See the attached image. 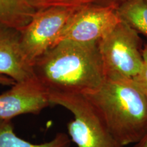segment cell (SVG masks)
I'll return each instance as SVG.
<instances>
[{
  "mask_svg": "<svg viewBox=\"0 0 147 147\" xmlns=\"http://www.w3.org/2000/svg\"><path fill=\"white\" fill-rule=\"evenodd\" d=\"M134 80L147 99V62H144L140 71Z\"/></svg>",
  "mask_w": 147,
  "mask_h": 147,
  "instance_id": "13",
  "label": "cell"
},
{
  "mask_svg": "<svg viewBox=\"0 0 147 147\" xmlns=\"http://www.w3.org/2000/svg\"><path fill=\"white\" fill-rule=\"evenodd\" d=\"M142 53L144 62H147V44L144 47V49L142 51Z\"/></svg>",
  "mask_w": 147,
  "mask_h": 147,
  "instance_id": "16",
  "label": "cell"
},
{
  "mask_svg": "<svg viewBox=\"0 0 147 147\" xmlns=\"http://www.w3.org/2000/svg\"><path fill=\"white\" fill-rule=\"evenodd\" d=\"M0 74L15 82L34 78L32 65L25 58L16 29L0 25Z\"/></svg>",
  "mask_w": 147,
  "mask_h": 147,
  "instance_id": "8",
  "label": "cell"
},
{
  "mask_svg": "<svg viewBox=\"0 0 147 147\" xmlns=\"http://www.w3.org/2000/svg\"><path fill=\"white\" fill-rule=\"evenodd\" d=\"M134 147H147V133L139 142L134 144Z\"/></svg>",
  "mask_w": 147,
  "mask_h": 147,
  "instance_id": "15",
  "label": "cell"
},
{
  "mask_svg": "<svg viewBox=\"0 0 147 147\" xmlns=\"http://www.w3.org/2000/svg\"><path fill=\"white\" fill-rule=\"evenodd\" d=\"M117 12L122 21L147 36V1L127 0L117 8Z\"/></svg>",
  "mask_w": 147,
  "mask_h": 147,
  "instance_id": "11",
  "label": "cell"
},
{
  "mask_svg": "<svg viewBox=\"0 0 147 147\" xmlns=\"http://www.w3.org/2000/svg\"><path fill=\"white\" fill-rule=\"evenodd\" d=\"M84 95L121 146L137 144L146 135L147 99L134 79L106 78L100 89Z\"/></svg>",
  "mask_w": 147,
  "mask_h": 147,
  "instance_id": "2",
  "label": "cell"
},
{
  "mask_svg": "<svg viewBox=\"0 0 147 147\" xmlns=\"http://www.w3.org/2000/svg\"><path fill=\"white\" fill-rule=\"evenodd\" d=\"M49 97L51 105L61 106L73 114L67 130L78 147H123L112 136L96 108L85 95L50 93Z\"/></svg>",
  "mask_w": 147,
  "mask_h": 147,
  "instance_id": "3",
  "label": "cell"
},
{
  "mask_svg": "<svg viewBox=\"0 0 147 147\" xmlns=\"http://www.w3.org/2000/svg\"><path fill=\"white\" fill-rule=\"evenodd\" d=\"M36 11L27 0H0V25L20 30L30 21Z\"/></svg>",
  "mask_w": 147,
  "mask_h": 147,
  "instance_id": "9",
  "label": "cell"
},
{
  "mask_svg": "<svg viewBox=\"0 0 147 147\" xmlns=\"http://www.w3.org/2000/svg\"><path fill=\"white\" fill-rule=\"evenodd\" d=\"M121 21L114 5L90 3L78 7L60 33L57 42L98 43Z\"/></svg>",
  "mask_w": 147,
  "mask_h": 147,
  "instance_id": "6",
  "label": "cell"
},
{
  "mask_svg": "<svg viewBox=\"0 0 147 147\" xmlns=\"http://www.w3.org/2000/svg\"><path fill=\"white\" fill-rule=\"evenodd\" d=\"M50 106L48 92L35 77L16 82L0 94V120H12L26 114L38 115Z\"/></svg>",
  "mask_w": 147,
  "mask_h": 147,
  "instance_id": "7",
  "label": "cell"
},
{
  "mask_svg": "<svg viewBox=\"0 0 147 147\" xmlns=\"http://www.w3.org/2000/svg\"><path fill=\"white\" fill-rule=\"evenodd\" d=\"M106 78L134 79L144 61L137 32L121 21L98 42Z\"/></svg>",
  "mask_w": 147,
  "mask_h": 147,
  "instance_id": "4",
  "label": "cell"
},
{
  "mask_svg": "<svg viewBox=\"0 0 147 147\" xmlns=\"http://www.w3.org/2000/svg\"><path fill=\"white\" fill-rule=\"evenodd\" d=\"M146 1H147V0H146Z\"/></svg>",
  "mask_w": 147,
  "mask_h": 147,
  "instance_id": "17",
  "label": "cell"
},
{
  "mask_svg": "<svg viewBox=\"0 0 147 147\" xmlns=\"http://www.w3.org/2000/svg\"><path fill=\"white\" fill-rule=\"evenodd\" d=\"M77 8L51 7L38 10L30 21L18 30L21 50L31 65L56 45L64 25Z\"/></svg>",
  "mask_w": 147,
  "mask_h": 147,
  "instance_id": "5",
  "label": "cell"
},
{
  "mask_svg": "<svg viewBox=\"0 0 147 147\" xmlns=\"http://www.w3.org/2000/svg\"><path fill=\"white\" fill-rule=\"evenodd\" d=\"M15 81L12 80V78H9L8 76H3V75L0 74V84L1 85H8L12 86L15 83Z\"/></svg>",
  "mask_w": 147,
  "mask_h": 147,
  "instance_id": "14",
  "label": "cell"
},
{
  "mask_svg": "<svg viewBox=\"0 0 147 147\" xmlns=\"http://www.w3.org/2000/svg\"><path fill=\"white\" fill-rule=\"evenodd\" d=\"M71 140L64 133H58L54 138L43 144H35L21 138L14 131L11 120H0V147H69Z\"/></svg>",
  "mask_w": 147,
  "mask_h": 147,
  "instance_id": "10",
  "label": "cell"
},
{
  "mask_svg": "<svg viewBox=\"0 0 147 147\" xmlns=\"http://www.w3.org/2000/svg\"><path fill=\"white\" fill-rule=\"evenodd\" d=\"M32 69L48 94L86 95L106 79L98 43L60 41L37 59Z\"/></svg>",
  "mask_w": 147,
  "mask_h": 147,
  "instance_id": "1",
  "label": "cell"
},
{
  "mask_svg": "<svg viewBox=\"0 0 147 147\" xmlns=\"http://www.w3.org/2000/svg\"><path fill=\"white\" fill-rule=\"evenodd\" d=\"M29 5L35 10L51 7H78L94 3L95 0H27Z\"/></svg>",
  "mask_w": 147,
  "mask_h": 147,
  "instance_id": "12",
  "label": "cell"
}]
</instances>
